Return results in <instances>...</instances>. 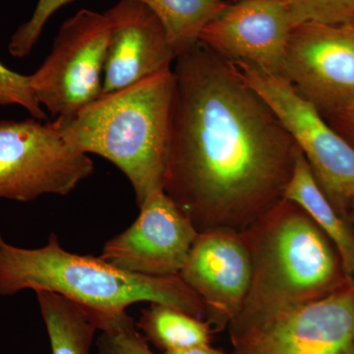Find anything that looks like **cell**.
<instances>
[{
  "mask_svg": "<svg viewBox=\"0 0 354 354\" xmlns=\"http://www.w3.org/2000/svg\"><path fill=\"white\" fill-rule=\"evenodd\" d=\"M172 72L164 192L198 232H241L283 199L299 149L234 65L201 41Z\"/></svg>",
  "mask_w": 354,
  "mask_h": 354,
  "instance_id": "6da1fadb",
  "label": "cell"
},
{
  "mask_svg": "<svg viewBox=\"0 0 354 354\" xmlns=\"http://www.w3.org/2000/svg\"><path fill=\"white\" fill-rule=\"evenodd\" d=\"M241 234L250 255V286L227 330L322 299L351 279L335 244L304 209L286 198Z\"/></svg>",
  "mask_w": 354,
  "mask_h": 354,
  "instance_id": "7a4b0ae2",
  "label": "cell"
},
{
  "mask_svg": "<svg viewBox=\"0 0 354 354\" xmlns=\"http://www.w3.org/2000/svg\"><path fill=\"white\" fill-rule=\"evenodd\" d=\"M174 77L171 70L102 95L55 127L74 150L101 156L127 177L138 207L164 190Z\"/></svg>",
  "mask_w": 354,
  "mask_h": 354,
  "instance_id": "3957f363",
  "label": "cell"
},
{
  "mask_svg": "<svg viewBox=\"0 0 354 354\" xmlns=\"http://www.w3.org/2000/svg\"><path fill=\"white\" fill-rule=\"evenodd\" d=\"M50 291L91 311L118 313L138 302L176 307L205 319V306L179 276L146 277L121 271L100 257L69 252L51 234L46 245L27 249L0 234V297Z\"/></svg>",
  "mask_w": 354,
  "mask_h": 354,
  "instance_id": "277c9868",
  "label": "cell"
},
{
  "mask_svg": "<svg viewBox=\"0 0 354 354\" xmlns=\"http://www.w3.org/2000/svg\"><path fill=\"white\" fill-rule=\"evenodd\" d=\"M247 85L261 95L304 156L319 187L351 223L354 148L281 75L244 62H230Z\"/></svg>",
  "mask_w": 354,
  "mask_h": 354,
  "instance_id": "5b68a950",
  "label": "cell"
},
{
  "mask_svg": "<svg viewBox=\"0 0 354 354\" xmlns=\"http://www.w3.org/2000/svg\"><path fill=\"white\" fill-rule=\"evenodd\" d=\"M94 171L88 155L71 148L55 123L0 121V200L66 196Z\"/></svg>",
  "mask_w": 354,
  "mask_h": 354,
  "instance_id": "8992f818",
  "label": "cell"
},
{
  "mask_svg": "<svg viewBox=\"0 0 354 354\" xmlns=\"http://www.w3.org/2000/svg\"><path fill=\"white\" fill-rule=\"evenodd\" d=\"M109 39L106 13L81 9L60 27L48 57L29 75L37 101L67 120L102 95Z\"/></svg>",
  "mask_w": 354,
  "mask_h": 354,
  "instance_id": "52a82bcc",
  "label": "cell"
},
{
  "mask_svg": "<svg viewBox=\"0 0 354 354\" xmlns=\"http://www.w3.org/2000/svg\"><path fill=\"white\" fill-rule=\"evenodd\" d=\"M228 333L232 354H354V279L322 299Z\"/></svg>",
  "mask_w": 354,
  "mask_h": 354,
  "instance_id": "ba28073f",
  "label": "cell"
},
{
  "mask_svg": "<svg viewBox=\"0 0 354 354\" xmlns=\"http://www.w3.org/2000/svg\"><path fill=\"white\" fill-rule=\"evenodd\" d=\"M322 115L354 102V24L291 29L281 75Z\"/></svg>",
  "mask_w": 354,
  "mask_h": 354,
  "instance_id": "9c48e42d",
  "label": "cell"
},
{
  "mask_svg": "<svg viewBox=\"0 0 354 354\" xmlns=\"http://www.w3.org/2000/svg\"><path fill=\"white\" fill-rule=\"evenodd\" d=\"M139 209L138 218L109 239L99 257L132 274L179 276L199 232L164 190L150 195Z\"/></svg>",
  "mask_w": 354,
  "mask_h": 354,
  "instance_id": "30bf717a",
  "label": "cell"
},
{
  "mask_svg": "<svg viewBox=\"0 0 354 354\" xmlns=\"http://www.w3.org/2000/svg\"><path fill=\"white\" fill-rule=\"evenodd\" d=\"M179 277L201 298L214 332L227 330L250 286V255L241 232H199Z\"/></svg>",
  "mask_w": 354,
  "mask_h": 354,
  "instance_id": "8fae6325",
  "label": "cell"
},
{
  "mask_svg": "<svg viewBox=\"0 0 354 354\" xmlns=\"http://www.w3.org/2000/svg\"><path fill=\"white\" fill-rule=\"evenodd\" d=\"M286 0H241L203 30L200 41L230 62L281 75L291 29Z\"/></svg>",
  "mask_w": 354,
  "mask_h": 354,
  "instance_id": "7c38bea8",
  "label": "cell"
},
{
  "mask_svg": "<svg viewBox=\"0 0 354 354\" xmlns=\"http://www.w3.org/2000/svg\"><path fill=\"white\" fill-rule=\"evenodd\" d=\"M104 13L109 39L102 95L172 69L176 55L164 26L148 7L120 0Z\"/></svg>",
  "mask_w": 354,
  "mask_h": 354,
  "instance_id": "4fadbf2b",
  "label": "cell"
},
{
  "mask_svg": "<svg viewBox=\"0 0 354 354\" xmlns=\"http://www.w3.org/2000/svg\"><path fill=\"white\" fill-rule=\"evenodd\" d=\"M283 198L297 204L335 244L344 271L354 279V230L344 220L316 183L302 153L298 152L295 171Z\"/></svg>",
  "mask_w": 354,
  "mask_h": 354,
  "instance_id": "5bb4252c",
  "label": "cell"
},
{
  "mask_svg": "<svg viewBox=\"0 0 354 354\" xmlns=\"http://www.w3.org/2000/svg\"><path fill=\"white\" fill-rule=\"evenodd\" d=\"M53 354H91L97 327L88 312L68 298L37 291Z\"/></svg>",
  "mask_w": 354,
  "mask_h": 354,
  "instance_id": "9a60e30c",
  "label": "cell"
},
{
  "mask_svg": "<svg viewBox=\"0 0 354 354\" xmlns=\"http://www.w3.org/2000/svg\"><path fill=\"white\" fill-rule=\"evenodd\" d=\"M136 326L147 342L164 353L209 346L214 333L205 319L160 304L142 310Z\"/></svg>",
  "mask_w": 354,
  "mask_h": 354,
  "instance_id": "2e32d148",
  "label": "cell"
},
{
  "mask_svg": "<svg viewBox=\"0 0 354 354\" xmlns=\"http://www.w3.org/2000/svg\"><path fill=\"white\" fill-rule=\"evenodd\" d=\"M160 21L176 58L196 46L203 30L227 9V0H135Z\"/></svg>",
  "mask_w": 354,
  "mask_h": 354,
  "instance_id": "e0dca14e",
  "label": "cell"
},
{
  "mask_svg": "<svg viewBox=\"0 0 354 354\" xmlns=\"http://www.w3.org/2000/svg\"><path fill=\"white\" fill-rule=\"evenodd\" d=\"M85 310L101 332L97 354H155L127 311L111 314Z\"/></svg>",
  "mask_w": 354,
  "mask_h": 354,
  "instance_id": "ac0fdd59",
  "label": "cell"
},
{
  "mask_svg": "<svg viewBox=\"0 0 354 354\" xmlns=\"http://www.w3.org/2000/svg\"><path fill=\"white\" fill-rule=\"evenodd\" d=\"M292 27L301 23L354 24V0H290Z\"/></svg>",
  "mask_w": 354,
  "mask_h": 354,
  "instance_id": "d6986e66",
  "label": "cell"
},
{
  "mask_svg": "<svg viewBox=\"0 0 354 354\" xmlns=\"http://www.w3.org/2000/svg\"><path fill=\"white\" fill-rule=\"evenodd\" d=\"M71 1L73 0H38L31 18L23 23L11 37L8 44L11 55L18 58L28 57L38 43L44 26L51 16Z\"/></svg>",
  "mask_w": 354,
  "mask_h": 354,
  "instance_id": "ffe728a7",
  "label": "cell"
},
{
  "mask_svg": "<svg viewBox=\"0 0 354 354\" xmlns=\"http://www.w3.org/2000/svg\"><path fill=\"white\" fill-rule=\"evenodd\" d=\"M0 106H19L32 118L43 121L46 113L37 101L29 76L14 72L0 62Z\"/></svg>",
  "mask_w": 354,
  "mask_h": 354,
  "instance_id": "44dd1931",
  "label": "cell"
},
{
  "mask_svg": "<svg viewBox=\"0 0 354 354\" xmlns=\"http://www.w3.org/2000/svg\"><path fill=\"white\" fill-rule=\"evenodd\" d=\"M323 118L354 148V102Z\"/></svg>",
  "mask_w": 354,
  "mask_h": 354,
  "instance_id": "7402d4cb",
  "label": "cell"
},
{
  "mask_svg": "<svg viewBox=\"0 0 354 354\" xmlns=\"http://www.w3.org/2000/svg\"><path fill=\"white\" fill-rule=\"evenodd\" d=\"M162 354H230L225 353V351H220L212 348L209 346H196V348H191L187 349H181V351H167ZM232 354V353H230Z\"/></svg>",
  "mask_w": 354,
  "mask_h": 354,
  "instance_id": "603a6c76",
  "label": "cell"
},
{
  "mask_svg": "<svg viewBox=\"0 0 354 354\" xmlns=\"http://www.w3.org/2000/svg\"><path fill=\"white\" fill-rule=\"evenodd\" d=\"M351 225H353V230H354V197H353V201H351Z\"/></svg>",
  "mask_w": 354,
  "mask_h": 354,
  "instance_id": "cb8c5ba5",
  "label": "cell"
},
{
  "mask_svg": "<svg viewBox=\"0 0 354 354\" xmlns=\"http://www.w3.org/2000/svg\"><path fill=\"white\" fill-rule=\"evenodd\" d=\"M230 2L241 1V0H228ZM286 1L290 2V0H286Z\"/></svg>",
  "mask_w": 354,
  "mask_h": 354,
  "instance_id": "d4e9b609",
  "label": "cell"
},
{
  "mask_svg": "<svg viewBox=\"0 0 354 354\" xmlns=\"http://www.w3.org/2000/svg\"><path fill=\"white\" fill-rule=\"evenodd\" d=\"M227 1H228V0H227Z\"/></svg>",
  "mask_w": 354,
  "mask_h": 354,
  "instance_id": "484cf974",
  "label": "cell"
}]
</instances>
